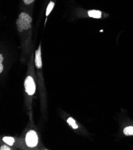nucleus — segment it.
Listing matches in <instances>:
<instances>
[{"label": "nucleus", "mask_w": 133, "mask_h": 150, "mask_svg": "<svg viewBox=\"0 0 133 150\" xmlns=\"http://www.w3.org/2000/svg\"><path fill=\"white\" fill-rule=\"evenodd\" d=\"M32 19L29 14L25 12H22L19 14L16 21L17 28L19 33L27 31L31 28Z\"/></svg>", "instance_id": "obj_1"}, {"label": "nucleus", "mask_w": 133, "mask_h": 150, "mask_svg": "<svg viewBox=\"0 0 133 150\" xmlns=\"http://www.w3.org/2000/svg\"><path fill=\"white\" fill-rule=\"evenodd\" d=\"M88 16L95 19H100L101 17V12L99 10H90L88 11Z\"/></svg>", "instance_id": "obj_5"}, {"label": "nucleus", "mask_w": 133, "mask_h": 150, "mask_svg": "<svg viewBox=\"0 0 133 150\" xmlns=\"http://www.w3.org/2000/svg\"><path fill=\"white\" fill-rule=\"evenodd\" d=\"M3 64H2V63H0V72L1 73L3 72Z\"/></svg>", "instance_id": "obj_12"}, {"label": "nucleus", "mask_w": 133, "mask_h": 150, "mask_svg": "<svg viewBox=\"0 0 133 150\" xmlns=\"http://www.w3.org/2000/svg\"><path fill=\"white\" fill-rule=\"evenodd\" d=\"M25 91L29 95H33L35 92V84L32 77H27L25 81Z\"/></svg>", "instance_id": "obj_3"}, {"label": "nucleus", "mask_w": 133, "mask_h": 150, "mask_svg": "<svg viewBox=\"0 0 133 150\" xmlns=\"http://www.w3.org/2000/svg\"><path fill=\"white\" fill-rule=\"evenodd\" d=\"M3 141L5 143H6L7 144H8L10 146L13 145V144L14 142V139L13 138H12V137H4V138H3Z\"/></svg>", "instance_id": "obj_9"}, {"label": "nucleus", "mask_w": 133, "mask_h": 150, "mask_svg": "<svg viewBox=\"0 0 133 150\" xmlns=\"http://www.w3.org/2000/svg\"><path fill=\"white\" fill-rule=\"evenodd\" d=\"M22 1H23L25 4L29 6L32 4L35 1V0H22Z\"/></svg>", "instance_id": "obj_10"}, {"label": "nucleus", "mask_w": 133, "mask_h": 150, "mask_svg": "<svg viewBox=\"0 0 133 150\" xmlns=\"http://www.w3.org/2000/svg\"><path fill=\"white\" fill-rule=\"evenodd\" d=\"M54 2L51 1L49 4H48L47 6V9H46V16L47 17L50 14V13L51 12V11L53 10L54 7Z\"/></svg>", "instance_id": "obj_6"}, {"label": "nucleus", "mask_w": 133, "mask_h": 150, "mask_svg": "<svg viewBox=\"0 0 133 150\" xmlns=\"http://www.w3.org/2000/svg\"><path fill=\"white\" fill-rule=\"evenodd\" d=\"M35 66L38 69H40L42 67V59H41V44L39 45L38 49L35 52Z\"/></svg>", "instance_id": "obj_4"}, {"label": "nucleus", "mask_w": 133, "mask_h": 150, "mask_svg": "<svg viewBox=\"0 0 133 150\" xmlns=\"http://www.w3.org/2000/svg\"><path fill=\"white\" fill-rule=\"evenodd\" d=\"M26 142L28 146L35 147L38 142V137L37 133L34 130H30L26 136Z\"/></svg>", "instance_id": "obj_2"}, {"label": "nucleus", "mask_w": 133, "mask_h": 150, "mask_svg": "<svg viewBox=\"0 0 133 150\" xmlns=\"http://www.w3.org/2000/svg\"><path fill=\"white\" fill-rule=\"evenodd\" d=\"M3 61V57L2 54H0V63H2Z\"/></svg>", "instance_id": "obj_13"}, {"label": "nucleus", "mask_w": 133, "mask_h": 150, "mask_svg": "<svg viewBox=\"0 0 133 150\" xmlns=\"http://www.w3.org/2000/svg\"><path fill=\"white\" fill-rule=\"evenodd\" d=\"M124 133L126 136L133 135V127L129 126L127 127L124 129Z\"/></svg>", "instance_id": "obj_7"}, {"label": "nucleus", "mask_w": 133, "mask_h": 150, "mask_svg": "<svg viewBox=\"0 0 133 150\" xmlns=\"http://www.w3.org/2000/svg\"><path fill=\"white\" fill-rule=\"evenodd\" d=\"M0 149L1 150H10V148L8 147V146H6V145H3V146H2L1 147V148H0Z\"/></svg>", "instance_id": "obj_11"}, {"label": "nucleus", "mask_w": 133, "mask_h": 150, "mask_svg": "<svg viewBox=\"0 0 133 150\" xmlns=\"http://www.w3.org/2000/svg\"><path fill=\"white\" fill-rule=\"evenodd\" d=\"M67 122L69 124L70 126H71L72 127L73 129H77V128L78 127V125H77L75 121L74 120H73L72 118H71V117H70V118H69L68 119Z\"/></svg>", "instance_id": "obj_8"}]
</instances>
